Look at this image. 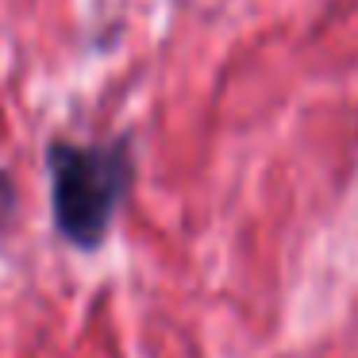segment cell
<instances>
[{
	"instance_id": "cell-1",
	"label": "cell",
	"mask_w": 358,
	"mask_h": 358,
	"mask_svg": "<svg viewBox=\"0 0 358 358\" xmlns=\"http://www.w3.org/2000/svg\"><path fill=\"white\" fill-rule=\"evenodd\" d=\"M47 178L58 235L78 250H96L135 185L131 135H116L108 143L50 139Z\"/></svg>"
}]
</instances>
